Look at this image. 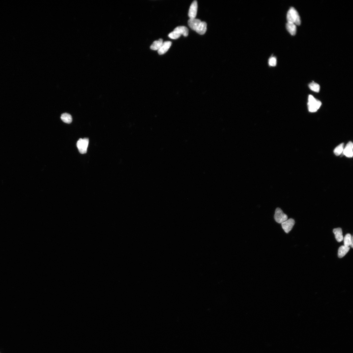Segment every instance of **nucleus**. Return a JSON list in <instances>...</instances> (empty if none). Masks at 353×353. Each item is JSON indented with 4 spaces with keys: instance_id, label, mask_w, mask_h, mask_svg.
<instances>
[{
    "instance_id": "2",
    "label": "nucleus",
    "mask_w": 353,
    "mask_h": 353,
    "mask_svg": "<svg viewBox=\"0 0 353 353\" xmlns=\"http://www.w3.org/2000/svg\"><path fill=\"white\" fill-rule=\"evenodd\" d=\"M321 104V101L316 99L313 96H309L308 106L310 112H316L320 108Z\"/></svg>"
},
{
    "instance_id": "20",
    "label": "nucleus",
    "mask_w": 353,
    "mask_h": 353,
    "mask_svg": "<svg viewBox=\"0 0 353 353\" xmlns=\"http://www.w3.org/2000/svg\"><path fill=\"white\" fill-rule=\"evenodd\" d=\"M181 35L180 34L174 31L170 33L168 35L169 37L173 39H177L181 37Z\"/></svg>"
},
{
    "instance_id": "10",
    "label": "nucleus",
    "mask_w": 353,
    "mask_h": 353,
    "mask_svg": "<svg viewBox=\"0 0 353 353\" xmlns=\"http://www.w3.org/2000/svg\"><path fill=\"white\" fill-rule=\"evenodd\" d=\"M174 31L175 32L181 35H182L184 37L188 36L189 30L188 28L184 26H178L174 29Z\"/></svg>"
},
{
    "instance_id": "15",
    "label": "nucleus",
    "mask_w": 353,
    "mask_h": 353,
    "mask_svg": "<svg viewBox=\"0 0 353 353\" xmlns=\"http://www.w3.org/2000/svg\"><path fill=\"white\" fill-rule=\"evenodd\" d=\"M349 247H346L344 245H342L339 248L338 251V257L339 258L344 257L350 250Z\"/></svg>"
},
{
    "instance_id": "17",
    "label": "nucleus",
    "mask_w": 353,
    "mask_h": 353,
    "mask_svg": "<svg viewBox=\"0 0 353 353\" xmlns=\"http://www.w3.org/2000/svg\"><path fill=\"white\" fill-rule=\"evenodd\" d=\"M61 119L65 123L70 124L72 122V117L69 114L64 113L61 115Z\"/></svg>"
},
{
    "instance_id": "12",
    "label": "nucleus",
    "mask_w": 353,
    "mask_h": 353,
    "mask_svg": "<svg viewBox=\"0 0 353 353\" xmlns=\"http://www.w3.org/2000/svg\"><path fill=\"white\" fill-rule=\"evenodd\" d=\"M344 245L346 247H349L351 246L352 248L353 247V237L350 233L347 234L344 238Z\"/></svg>"
},
{
    "instance_id": "5",
    "label": "nucleus",
    "mask_w": 353,
    "mask_h": 353,
    "mask_svg": "<svg viewBox=\"0 0 353 353\" xmlns=\"http://www.w3.org/2000/svg\"><path fill=\"white\" fill-rule=\"evenodd\" d=\"M295 223L294 220L292 218H290L281 223V226L284 232L288 233L292 229Z\"/></svg>"
},
{
    "instance_id": "13",
    "label": "nucleus",
    "mask_w": 353,
    "mask_h": 353,
    "mask_svg": "<svg viewBox=\"0 0 353 353\" xmlns=\"http://www.w3.org/2000/svg\"><path fill=\"white\" fill-rule=\"evenodd\" d=\"M207 24L205 22H202L196 31L200 35H203L206 33L207 29Z\"/></svg>"
},
{
    "instance_id": "4",
    "label": "nucleus",
    "mask_w": 353,
    "mask_h": 353,
    "mask_svg": "<svg viewBox=\"0 0 353 353\" xmlns=\"http://www.w3.org/2000/svg\"><path fill=\"white\" fill-rule=\"evenodd\" d=\"M274 219L276 222L281 224L288 220V216L284 213L282 209L277 208L276 209Z\"/></svg>"
},
{
    "instance_id": "8",
    "label": "nucleus",
    "mask_w": 353,
    "mask_h": 353,
    "mask_svg": "<svg viewBox=\"0 0 353 353\" xmlns=\"http://www.w3.org/2000/svg\"><path fill=\"white\" fill-rule=\"evenodd\" d=\"M201 22V20L199 19L196 18H190L188 20V23L189 27L196 31Z\"/></svg>"
},
{
    "instance_id": "21",
    "label": "nucleus",
    "mask_w": 353,
    "mask_h": 353,
    "mask_svg": "<svg viewBox=\"0 0 353 353\" xmlns=\"http://www.w3.org/2000/svg\"><path fill=\"white\" fill-rule=\"evenodd\" d=\"M269 65L274 66L277 64V59L275 57H271L269 60Z\"/></svg>"
},
{
    "instance_id": "14",
    "label": "nucleus",
    "mask_w": 353,
    "mask_h": 353,
    "mask_svg": "<svg viewBox=\"0 0 353 353\" xmlns=\"http://www.w3.org/2000/svg\"><path fill=\"white\" fill-rule=\"evenodd\" d=\"M286 29L289 33L292 35H295L296 32V25L292 23H287L286 24Z\"/></svg>"
},
{
    "instance_id": "9",
    "label": "nucleus",
    "mask_w": 353,
    "mask_h": 353,
    "mask_svg": "<svg viewBox=\"0 0 353 353\" xmlns=\"http://www.w3.org/2000/svg\"><path fill=\"white\" fill-rule=\"evenodd\" d=\"M171 44L172 42L170 41H167L163 42L160 48L158 50V54L163 55L170 48Z\"/></svg>"
},
{
    "instance_id": "19",
    "label": "nucleus",
    "mask_w": 353,
    "mask_h": 353,
    "mask_svg": "<svg viewBox=\"0 0 353 353\" xmlns=\"http://www.w3.org/2000/svg\"><path fill=\"white\" fill-rule=\"evenodd\" d=\"M309 87L311 90L316 92H319L320 91V87L318 84L314 82L312 83L309 84Z\"/></svg>"
},
{
    "instance_id": "3",
    "label": "nucleus",
    "mask_w": 353,
    "mask_h": 353,
    "mask_svg": "<svg viewBox=\"0 0 353 353\" xmlns=\"http://www.w3.org/2000/svg\"><path fill=\"white\" fill-rule=\"evenodd\" d=\"M89 142V139L88 138H84V139H80L78 141L76 146H77L78 150L81 154H85L87 152Z\"/></svg>"
},
{
    "instance_id": "11",
    "label": "nucleus",
    "mask_w": 353,
    "mask_h": 353,
    "mask_svg": "<svg viewBox=\"0 0 353 353\" xmlns=\"http://www.w3.org/2000/svg\"><path fill=\"white\" fill-rule=\"evenodd\" d=\"M333 232L335 235V238L337 242H341L344 239L341 228H340L334 229Z\"/></svg>"
},
{
    "instance_id": "6",
    "label": "nucleus",
    "mask_w": 353,
    "mask_h": 353,
    "mask_svg": "<svg viewBox=\"0 0 353 353\" xmlns=\"http://www.w3.org/2000/svg\"><path fill=\"white\" fill-rule=\"evenodd\" d=\"M198 4L197 1H194L191 5L188 12V16L190 18H195L197 13Z\"/></svg>"
},
{
    "instance_id": "18",
    "label": "nucleus",
    "mask_w": 353,
    "mask_h": 353,
    "mask_svg": "<svg viewBox=\"0 0 353 353\" xmlns=\"http://www.w3.org/2000/svg\"><path fill=\"white\" fill-rule=\"evenodd\" d=\"M344 144L343 143H341L338 146H337L334 150V152L335 154L337 156L340 155L343 152L344 149Z\"/></svg>"
},
{
    "instance_id": "1",
    "label": "nucleus",
    "mask_w": 353,
    "mask_h": 353,
    "mask_svg": "<svg viewBox=\"0 0 353 353\" xmlns=\"http://www.w3.org/2000/svg\"><path fill=\"white\" fill-rule=\"evenodd\" d=\"M286 18L288 23H293L296 25H298L301 24L300 15L294 7H291L288 10Z\"/></svg>"
},
{
    "instance_id": "16",
    "label": "nucleus",
    "mask_w": 353,
    "mask_h": 353,
    "mask_svg": "<svg viewBox=\"0 0 353 353\" xmlns=\"http://www.w3.org/2000/svg\"><path fill=\"white\" fill-rule=\"evenodd\" d=\"M163 40L160 39L158 40L155 41L150 46V49L152 50H158L159 49L163 44Z\"/></svg>"
},
{
    "instance_id": "7",
    "label": "nucleus",
    "mask_w": 353,
    "mask_h": 353,
    "mask_svg": "<svg viewBox=\"0 0 353 353\" xmlns=\"http://www.w3.org/2000/svg\"><path fill=\"white\" fill-rule=\"evenodd\" d=\"M353 143L351 141H350L347 143L344 149L343 152L344 155L347 157H352L353 155Z\"/></svg>"
}]
</instances>
